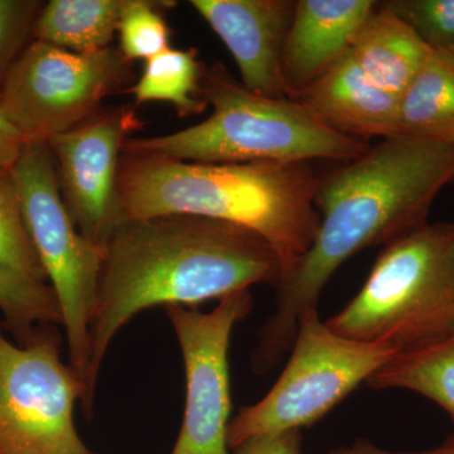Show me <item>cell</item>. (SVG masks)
Masks as SVG:
<instances>
[{
	"label": "cell",
	"mask_w": 454,
	"mask_h": 454,
	"mask_svg": "<svg viewBox=\"0 0 454 454\" xmlns=\"http://www.w3.org/2000/svg\"><path fill=\"white\" fill-rule=\"evenodd\" d=\"M454 179V145L393 136L319 179L318 234L277 291L276 312L260 331L253 369L268 372L292 348L301 317L317 309L337 269L352 255L390 244L427 223Z\"/></svg>",
	"instance_id": "6da1fadb"
},
{
	"label": "cell",
	"mask_w": 454,
	"mask_h": 454,
	"mask_svg": "<svg viewBox=\"0 0 454 454\" xmlns=\"http://www.w3.org/2000/svg\"><path fill=\"white\" fill-rule=\"evenodd\" d=\"M282 265L271 245L226 221L164 215L127 220L106 245L90 325L88 394L91 418L101 365L116 333L155 306H196L255 284L278 288Z\"/></svg>",
	"instance_id": "7a4b0ae2"
},
{
	"label": "cell",
	"mask_w": 454,
	"mask_h": 454,
	"mask_svg": "<svg viewBox=\"0 0 454 454\" xmlns=\"http://www.w3.org/2000/svg\"><path fill=\"white\" fill-rule=\"evenodd\" d=\"M318 182L309 163H202L121 152L116 192L124 221L193 215L252 230L277 253L282 283L318 234Z\"/></svg>",
	"instance_id": "3957f363"
},
{
	"label": "cell",
	"mask_w": 454,
	"mask_h": 454,
	"mask_svg": "<svg viewBox=\"0 0 454 454\" xmlns=\"http://www.w3.org/2000/svg\"><path fill=\"white\" fill-rule=\"evenodd\" d=\"M201 97L214 109L207 119L166 136L128 139L122 152L202 163H309L349 162L369 148L365 140L331 129L298 101L250 91L219 62L203 67Z\"/></svg>",
	"instance_id": "277c9868"
},
{
	"label": "cell",
	"mask_w": 454,
	"mask_h": 454,
	"mask_svg": "<svg viewBox=\"0 0 454 454\" xmlns=\"http://www.w3.org/2000/svg\"><path fill=\"white\" fill-rule=\"evenodd\" d=\"M325 325L411 354L454 336V223H424L385 245L361 291Z\"/></svg>",
	"instance_id": "5b68a950"
},
{
	"label": "cell",
	"mask_w": 454,
	"mask_h": 454,
	"mask_svg": "<svg viewBox=\"0 0 454 454\" xmlns=\"http://www.w3.org/2000/svg\"><path fill=\"white\" fill-rule=\"evenodd\" d=\"M291 349L286 369L267 395L241 409L230 422L231 450L258 435L313 426L397 356L396 349L385 343L333 333L317 309L301 317Z\"/></svg>",
	"instance_id": "8992f818"
},
{
	"label": "cell",
	"mask_w": 454,
	"mask_h": 454,
	"mask_svg": "<svg viewBox=\"0 0 454 454\" xmlns=\"http://www.w3.org/2000/svg\"><path fill=\"white\" fill-rule=\"evenodd\" d=\"M13 169L27 229L61 309L68 364L88 394L90 325L106 247L88 240L71 219L49 143H27Z\"/></svg>",
	"instance_id": "52a82bcc"
},
{
	"label": "cell",
	"mask_w": 454,
	"mask_h": 454,
	"mask_svg": "<svg viewBox=\"0 0 454 454\" xmlns=\"http://www.w3.org/2000/svg\"><path fill=\"white\" fill-rule=\"evenodd\" d=\"M86 385L61 356V337L40 325L14 345L0 325V454H97L74 427Z\"/></svg>",
	"instance_id": "ba28073f"
},
{
	"label": "cell",
	"mask_w": 454,
	"mask_h": 454,
	"mask_svg": "<svg viewBox=\"0 0 454 454\" xmlns=\"http://www.w3.org/2000/svg\"><path fill=\"white\" fill-rule=\"evenodd\" d=\"M131 76L119 49L80 55L33 41L0 90V107L26 145L49 142L97 115Z\"/></svg>",
	"instance_id": "9c48e42d"
},
{
	"label": "cell",
	"mask_w": 454,
	"mask_h": 454,
	"mask_svg": "<svg viewBox=\"0 0 454 454\" xmlns=\"http://www.w3.org/2000/svg\"><path fill=\"white\" fill-rule=\"evenodd\" d=\"M253 309L250 289L221 298L202 313L184 306L166 307L177 334L186 370V408L170 454H230L227 444L230 393V339L238 322Z\"/></svg>",
	"instance_id": "30bf717a"
},
{
	"label": "cell",
	"mask_w": 454,
	"mask_h": 454,
	"mask_svg": "<svg viewBox=\"0 0 454 454\" xmlns=\"http://www.w3.org/2000/svg\"><path fill=\"white\" fill-rule=\"evenodd\" d=\"M142 128L130 106L101 110L79 127L49 140L62 199L77 230L106 247L124 217L116 182L122 146Z\"/></svg>",
	"instance_id": "8fae6325"
},
{
	"label": "cell",
	"mask_w": 454,
	"mask_h": 454,
	"mask_svg": "<svg viewBox=\"0 0 454 454\" xmlns=\"http://www.w3.org/2000/svg\"><path fill=\"white\" fill-rule=\"evenodd\" d=\"M190 4L234 57L245 88L262 97L288 98L280 59L295 0H191Z\"/></svg>",
	"instance_id": "7c38bea8"
},
{
	"label": "cell",
	"mask_w": 454,
	"mask_h": 454,
	"mask_svg": "<svg viewBox=\"0 0 454 454\" xmlns=\"http://www.w3.org/2000/svg\"><path fill=\"white\" fill-rule=\"evenodd\" d=\"M376 5L372 0H295L280 59L289 98L297 100L348 53Z\"/></svg>",
	"instance_id": "4fadbf2b"
},
{
	"label": "cell",
	"mask_w": 454,
	"mask_h": 454,
	"mask_svg": "<svg viewBox=\"0 0 454 454\" xmlns=\"http://www.w3.org/2000/svg\"><path fill=\"white\" fill-rule=\"evenodd\" d=\"M295 101L351 138L366 142L396 136L399 97L370 82L351 50Z\"/></svg>",
	"instance_id": "5bb4252c"
},
{
	"label": "cell",
	"mask_w": 454,
	"mask_h": 454,
	"mask_svg": "<svg viewBox=\"0 0 454 454\" xmlns=\"http://www.w3.org/2000/svg\"><path fill=\"white\" fill-rule=\"evenodd\" d=\"M430 50L411 27L376 5L358 31L351 55L370 82L400 98Z\"/></svg>",
	"instance_id": "9a60e30c"
},
{
	"label": "cell",
	"mask_w": 454,
	"mask_h": 454,
	"mask_svg": "<svg viewBox=\"0 0 454 454\" xmlns=\"http://www.w3.org/2000/svg\"><path fill=\"white\" fill-rule=\"evenodd\" d=\"M396 136L454 145V52L432 49L399 98Z\"/></svg>",
	"instance_id": "2e32d148"
},
{
	"label": "cell",
	"mask_w": 454,
	"mask_h": 454,
	"mask_svg": "<svg viewBox=\"0 0 454 454\" xmlns=\"http://www.w3.org/2000/svg\"><path fill=\"white\" fill-rule=\"evenodd\" d=\"M128 0H51L42 5L33 41L91 55L110 49Z\"/></svg>",
	"instance_id": "e0dca14e"
},
{
	"label": "cell",
	"mask_w": 454,
	"mask_h": 454,
	"mask_svg": "<svg viewBox=\"0 0 454 454\" xmlns=\"http://www.w3.org/2000/svg\"><path fill=\"white\" fill-rule=\"evenodd\" d=\"M372 389H403L428 397L454 423V336L428 348L397 355L366 381Z\"/></svg>",
	"instance_id": "ac0fdd59"
},
{
	"label": "cell",
	"mask_w": 454,
	"mask_h": 454,
	"mask_svg": "<svg viewBox=\"0 0 454 454\" xmlns=\"http://www.w3.org/2000/svg\"><path fill=\"white\" fill-rule=\"evenodd\" d=\"M202 73L195 50L169 47L145 61L142 76L125 92L133 95L137 106L163 101L172 104L179 118L199 115L207 106L201 97Z\"/></svg>",
	"instance_id": "d6986e66"
},
{
	"label": "cell",
	"mask_w": 454,
	"mask_h": 454,
	"mask_svg": "<svg viewBox=\"0 0 454 454\" xmlns=\"http://www.w3.org/2000/svg\"><path fill=\"white\" fill-rule=\"evenodd\" d=\"M3 327L25 345L40 325L62 324L61 309L49 283L33 282L0 265Z\"/></svg>",
	"instance_id": "ffe728a7"
},
{
	"label": "cell",
	"mask_w": 454,
	"mask_h": 454,
	"mask_svg": "<svg viewBox=\"0 0 454 454\" xmlns=\"http://www.w3.org/2000/svg\"><path fill=\"white\" fill-rule=\"evenodd\" d=\"M0 265L33 282L49 283L32 243L13 166L0 163ZM50 284V283H49Z\"/></svg>",
	"instance_id": "44dd1931"
},
{
	"label": "cell",
	"mask_w": 454,
	"mask_h": 454,
	"mask_svg": "<svg viewBox=\"0 0 454 454\" xmlns=\"http://www.w3.org/2000/svg\"><path fill=\"white\" fill-rule=\"evenodd\" d=\"M176 4L163 0H128L118 28L119 50L125 59L148 61L169 49L170 29L162 11Z\"/></svg>",
	"instance_id": "7402d4cb"
},
{
	"label": "cell",
	"mask_w": 454,
	"mask_h": 454,
	"mask_svg": "<svg viewBox=\"0 0 454 454\" xmlns=\"http://www.w3.org/2000/svg\"><path fill=\"white\" fill-rule=\"evenodd\" d=\"M378 5L411 27L430 49L454 47V0H385Z\"/></svg>",
	"instance_id": "603a6c76"
},
{
	"label": "cell",
	"mask_w": 454,
	"mask_h": 454,
	"mask_svg": "<svg viewBox=\"0 0 454 454\" xmlns=\"http://www.w3.org/2000/svg\"><path fill=\"white\" fill-rule=\"evenodd\" d=\"M42 5L38 0H0V90L33 42V28Z\"/></svg>",
	"instance_id": "cb8c5ba5"
},
{
	"label": "cell",
	"mask_w": 454,
	"mask_h": 454,
	"mask_svg": "<svg viewBox=\"0 0 454 454\" xmlns=\"http://www.w3.org/2000/svg\"><path fill=\"white\" fill-rule=\"evenodd\" d=\"M235 454H303L300 429L258 435L235 448Z\"/></svg>",
	"instance_id": "d4e9b609"
},
{
	"label": "cell",
	"mask_w": 454,
	"mask_h": 454,
	"mask_svg": "<svg viewBox=\"0 0 454 454\" xmlns=\"http://www.w3.org/2000/svg\"><path fill=\"white\" fill-rule=\"evenodd\" d=\"M25 145V139L11 124L0 107V163L13 166Z\"/></svg>",
	"instance_id": "484cf974"
},
{
	"label": "cell",
	"mask_w": 454,
	"mask_h": 454,
	"mask_svg": "<svg viewBox=\"0 0 454 454\" xmlns=\"http://www.w3.org/2000/svg\"><path fill=\"white\" fill-rule=\"evenodd\" d=\"M330 454H454V434L448 438L442 446L429 450H422V452H390V450L375 446L372 442L360 439L351 446L340 447Z\"/></svg>",
	"instance_id": "4316f807"
},
{
	"label": "cell",
	"mask_w": 454,
	"mask_h": 454,
	"mask_svg": "<svg viewBox=\"0 0 454 454\" xmlns=\"http://www.w3.org/2000/svg\"><path fill=\"white\" fill-rule=\"evenodd\" d=\"M450 51H453V52H454V47H452V49H450Z\"/></svg>",
	"instance_id": "83f0119b"
}]
</instances>
